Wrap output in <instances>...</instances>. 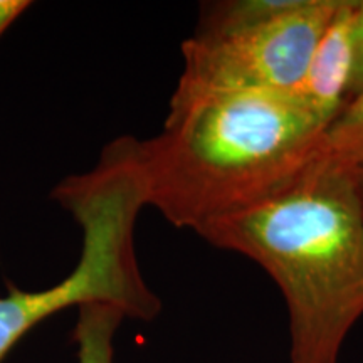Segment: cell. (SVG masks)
Returning <instances> with one entry per match:
<instances>
[{
    "mask_svg": "<svg viewBox=\"0 0 363 363\" xmlns=\"http://www.w3.org/2000/svg\"><path fill=\"white\" fill-rule=\"evenodd\" d=\"M325 131L289 94L174 93L163 130L135 142L148 206L197 233L296 180L323 155Z\"/></svg>",
    "mask_w": 363,
    "mask_h": 363,
    "instance_id": "obj_1",
    "label": "cell"
},
{
    "mask_svg": "<svg viewBox=\"0 0 363 363\" xmlns=\"http://www.w3.org/2000/svg\"><path fill=\"white\" fill-rule=\"evenodd\" d=\"M257 262L289 315V363H338L363 316V216L355 169L323 152L279 192L197 230Z\"/></svg>",
    "mask_w": 363,
    "mask_h": 363,
    "instance_id": "obj_2",
    "label": "cell"
},
{
    "mask_svg": "<svg viewBox=\"0 0 363 363\" xmlns=\"http://www.w3.org/2000/svg\"><path fill=\"white\" fill-rule=\"evenodd\" d=\"M135 142V136L113 140L93 169L52 189L51 197L81 227V256L74 269L49 288L24 291L7 283L0 298V363L34 326L66 308L108 301L142 321L162 311L135 252L136 219L148 206Z\"/></svg>",
    "mask_w": 363,
    "mask_h": 363,
    "instance_id": "obj_3",
    "label": "cell"
},
{
    "mask_svg": "<svg viewBox=\"0 0 363 363\" xmlns=\"http://www.w3.org/2000/svg\"><path fill=\"white\" fill-rule=\"evenodd\" d=\"M340 0H306L264 24L182 44L184 69L174 93L254 91L291 94Z\"/></svg>",
    "mask_w": 363,
    "mask_h": 363,
    "instance_id": "obj_4",
    "label": "cell"
},
{
    "mask_svg": "<svg viewBox=\"0 0 363 363\" xmlns=\"http://www.w3.org/2000/svg\"><path fill=\"white\" fill-rule=\"evenodd\" d=\"M353 9L355 0H340L337 12L318 39L305 74L291 94L326 128L352 98Z\"/></svg>",
    "mask_w": 363,
    "mask_h": 363,
    "instance_id": "obj_5",
    "label": "cell"
},
{
    "mask_svg": "<svg viewBox=\"0 0 363 363\" xmlns=\"http://www.w3.org/2000/svg\"><path fill=\"white\" fill-rule=\"evenodd\" d=\"M306 0H217L201 6L195 35H224L251 29L301 7Z\"/></svg>",
    "mask_w": 363,
    "mask_h": 363,
    "instance_id": "obj_6",
    "label": "cell"
},
{
    "mask_svg": "<svg viewBox=\"0 0 363 363\" xmlns=\"http://www.w3.org/2000/svg\"><path fill=\"white\" fill-rule=\"evenodd\" d=\"M126 313L118 305L108 301H93L78 308L72 340L78 347V363H115L116 330L125 320Z\"/></svg>",
    "mask_w": 363,
    "mask_h": 363,
    "instance_id": "obj_7",
    "label": "cell"
},
{
    "mask_svg": "<svg viewBox=\"0 0 363 363\" xmlns=\"http://www.w3.org/2000/svg\"><path fill=\"white\" fill-rule=\"evenodd\" d=\"M325 153L350 169L363 165V88L326 128Z\"/></svg>",
    "mask_w": 363,
    "mask_h": 363,
    "instance_id": "obj_8",
    "label": "cell"
},
{
    "mask_svg": "<svg viewBox=\"0 0 363 363\" xmlns=\"http://www.w3.org/2000/svg\"><path fill=\"white\" fill-rule=\"evenodd\" d=\"M353 43V86L352 96L363 88V0H355L352 21Z\"/></svg>",
    "mask_w": 363,
    "mask_h": 363,
    "instance_id": "obj_9",
    "label": "cell"
},
{
    "mask_svg": "<svg viewBox=\"0 0 363 363\" xmlns=\"http://www.w3.org/2000/svg\"><path fill=\"white\" fill-rule=\"evenodd\" d=\"M30 6L29 0H0V38Z\"/></svg>",
    "mask_w": 363,
    "mask_h": 363,
    "instance_id": "obj_10",
    "label": "cell"
},
{
    "mask_svg": "<svg viewBox=\"0 0 363 363\" xmlns=\"http://www.w3.org/2000/svg\"><path fill=\"white\" fill-rule=\"evenodd\" d=\"M355 187H357V197L358 203H360V211L363 216V165L355 169Z\"/></svg>",
    "mask_w": 363,
    "mask_h": 363,
    "instance_id": "obj_11",
    "label": "cell"
}]
</instances>
